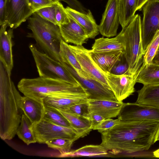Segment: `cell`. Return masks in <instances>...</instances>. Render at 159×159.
Returning a JSON list of instances; mask_svg holds the SVG:
<instances>
[{
  "instance_id": "35",
  "label": "cell",
  "mask_w": 159,
  "mask_h": 159,
  "mask_svg": "<svg viewBox=\"0 0 159 159\" xmlns=\"http://www.w3.org/2000/svg\"><path fill=\"white\" fill-rule=\"evenodd\" d=\"M35 12L43 19L57 25L55 3L52 5L42 8Z\"/></svg>"
},
{
  "instance_id": "26",
  "label": "cell",
  "mask_w": 159,
  "mask_h": 159,
  "mask_svg": "<svg viewBox=\"0 0 159 159\" xmlns=\"http://www.w3.org/2000/svg\"><path fill=\"white\" fill-rule=\"evenodd\" d=\"M139 0H119L120 24L122 29L129 23L135 16Z\"/></svg>"
},
{
  "instance_id": "6",
  "label": "cell",
  "mask_w": 159,
  "mask_h": 159,
  "mask_svg": "<svg viewBox=\"0 0 159 159\" xmlns=\"http://www.w3.org/2000/svg\"><path fill=\"white\" fill-rule=\"evenodd\" d=\"M29 48L40 77L61 80L75 85H81L61 62L40 51L33 44H30Z\"/></svg>"
},
{
  "instance_id": "1",
  "label": "cell",
  "mask_w": 159,
  "mask_h": 159,
  "mask_svg": "<svg viewBox=\"0 0 159 159\" xmlns=\"http://www.w3.org/2000/svg\"><path fill=\"white\" fill-rule=\"evenodd\" d=\"M159 121L120 122L102 133L100 145L113 154L147 151L155 142Z\"/></svg>"
},
{
  "instance_id": "29",
  "label": "cell",
  "mask_w": 159,
  "mask_h": 159,
  "mask_svg": "<svg viewBox=\"0 0 159 159\" xmlns=\"http://www.w3.org/2000/svg\"><path fill=\"white\" fill-rule=\"evenodd\" d=\"M32 125L29 119L24 114H23L16 134L19 138L27 145L36 143L35 137L31 129Z\"/></svg>"
},
{
  "instance_id": "38",
  "label": "cell",
  "mask_w": 159,
  "mask_h": 159,
  "mask_svg": "<svg viewBox=\"0 0 159 159\" xmlns=\"http://www.w3.org/2000/svg\"><path fill=\"white\" fill-rule=\"evenodd\" d=\"M28 2L30 9L34 13L42 8L52 5L55 3L50 0H28Z\"/></svg>"
},
{
  "instance_id": "30",
  "label": "cell",
  "mask_w": 159,
  "mask_h": 159,
  "mask_svg": "<svg viewBox=\"0 0 159 159\" xmlns=\"http://www.w3.org/2000/svg\"><path fill=\"white\" fill-rule=\"evenodd\" d=\"M75 140L66 138H58L53 139L46 143L49 148L59 151L61 154L67 153L70 151V149Z\"/></svg>"
},
{
  "instance_id": "28",
  "label": "cell",
  "mask_w": 159,
  "mask_h": 159,
  "mask_svg": "<svg viewBox=\"0 0 159 159\" xmlns=\"http://www.w3.org/2000/svg\"><path fill=\"white\" fill-rule=\"evenodd\" d=\"M108 151L104 147L99 145H86L77 150L70 151L63 154L61 157H93L106 156Z\"/></svg>"
},
{
  "instance_id": "37",
  "label": "cell",
  "mask_w": 159,
  "mask_h": 159,
  "mask_svg": "<svg viewBox=\"0 0 159 159\" xmlns=\"http://www.w3.org/2000/svg\"><path fill=\"white\" fill-rule=\"evenodd\" d=\"M118 118L116 119L111 118L105 119L96 125L93 130H96L101 133L110 129L115 125L118 124L120 122Z\"/></svg>"
},
{
  "instance_id": "25",
  "label": "cell",
  "mask_w": 159,
  "mask_h": 159,
  "mask_svg": "<svg viewBox=\"0 0 159 159\" xmlns=\"http://www.w3.org/2000/svg\"><path fill=\"white\" fill-rule=\"evenodd\" d=\"M56 110L67 119L71 127L77 131L82 135V137L87 135L93 130L88 118L66 111Z\"/></svg>"
},
{
  "instance_id": "32",
  "label": "cell",
  "mask_w": 159,
  "mask_h": 159,
  "mask_svg": "<svg viewBox=\"0 0 159 159\" xmlns=\"http://www.w3.org/2000/svg\"><path fill=\"white\" fill-rule=\"evenodd\" d=\"M159 45V30H158L144 51L143 57V65H146L152 63Z\"/></svg>"
},
{
  "instance_id": "12",
  "label": "cell",
  "mask_w": 159,
  "mask_h": 159,
  "mask_svg": "<svg viewBox=\"0 0 159 159\" xmlns=\"http://www.w3.org/2000/svg\"><path fill=\"white\" fill-rule=\"evenodd\" d=\"M34 13L28 0H6L5 23L10 28H17Z\"/></svg>"
},
{
  "instance_id": "14",
  "label": "cell",
  "mask_w": 159,
  "mask_h": 159,
  "mask_svg": "<svg viewBox=\"0 0 159 159\" xmlns=\"http://www.w3.org/2000/svg\"><path fill=\"white\" fill-rule=\"evenodd\" d=\"M119 0H108L99 25V33L103 36L111 37L117 34L120 23Z\"/></svg>"
},
{
  "instance_id": "23",
  "label": "cell",
  "mask_w": 159,
  "mask_h": 159,
  "mask_svg": "<svg viewBox=\"0 0 159 159\" xmlns=\"http://www.w3.org/2000/svg\"><path fill=\"white\" fill-rule=\"evenodd\" d=\"M91 51L100 53L120 50L125 52V48L122 40L118 35L113 38L103 37L95 39Z\"/></svg>"
},
{
  "instance_id": "46",
  "label": "cell",
  "mask_w": 159,
  "mask_h": 159,
  "mask_svg": "<svg viewBox=\"0 0 159 159\" xmlns=\"http://www.w3.org/2000/svg\"><path fill=\"white\" fill-rule=\"evenodd\" d=\"M52 1L53 2H56L58 1H62V0H50Z\"/></svg>"
},
{
  "instance_id": "47",
  "label": "cell",
  "mask_w": 159,
  "mask_h": 159,
  "mask_svg": "<svg viewBox=\"0 0 159 159\" xmlns=\"http://www.w3.org/2000/svg\"><path fill=\"white\" fill-rule=\"evenodd\" d=\"M153 1H159V0H152Z\"/></svg>"
},
{
  "instance_id": "43",
  "label": "cell",
  "mask_w": 159,
  "mask_h": 159,
  "mask_svg": "<svg viewBox=\"0 0 159 159\" xmlns=\"http://www.w3.org/2000/svg\"><path fill=\"white\" fill-rule=\"evenodd\" d=\"M149 0H139L137 8V11H140L143 7Z\"/></svg>"
},
{
  "instance_id": "18",
  "label": "cell",
  "mask_w": 159,
  "mask_h": 159,
  "mask_svg": "<svg viewBox=\"0 0 159 159\" xmlns=\"http://www.w3.org/2000/svg\"><path fill=\"white\" fill-rule=\"evenodd\" d=\"M89 95L86 94H76L47 97L43 100L46 107L59 110H66L72 106L87 102Z\"/></svg>"
},
{
  "instance_id": "36",
  "label": "cell",
  "mask_w": 159,
  "mask_h": 159,
  "mask_svg": "<svg viewBox=\"0 0 159 159\" xmlns=\"http://www.w3.org/2000/svg\"><path fill=\"white\" fill-rule=\"evenodd\" d=\"M64 111L89 119V113L88 111L87 102L74 105L70 107L68 109Z\"/></svg>"
},
{
  "instance_id": "4",
  "label": "cell",
  "mask_w": 159,
  "mask_h": 159,
  "mask_svg": "<svg viewBox=\"0 0 159 159\" xmlns=\"http://www.w3.org/2000/svg\"><path fill=\"white\" fill-rule=\"evenodd\" d=\"M28 19L27 27L31 33L27 36L33 38L44 53L61 62L59 52L63 39L59 26L43 19L35 12Z\"/></svg>"
},
{
  "instance_id": "7",
  "label": "cell",
  "mask_w": 159,
  "mask_h": 159,
  "mask_svg": "<svg viewBox=\"0 0 159 159\" xmlns=\"http://www.w3.org/2000/svg\"><path fill=\"white\" fill-rule=\"evenodd\" d=\"M31 129L36 143H45L49 140L58 138H66L76 140L82 135L71 127H66L53 124L43 119L39 123L32 124Z\"/></svg>"
},
{
  "instance_id": "42",
  "label": "cell",
  "mask_w": 159,
  "mask_h": 159,
  "mask_svg": "<svg viewBox=\"0 0 159 159\" xmlns=\"http://www.w3.org/2000/svg\"><path fill=\"white\" fill-rule=\"evenodd\" d=\"M152 63L159 65V45Z\"/></svg>"
},
{
  "instance_id": "3",
  "label": "cell",
  "mask_w": 159,
  "mask_h": 159,
  "mask_svg": "<svg viewBox=\"0 0 159 159\" xmlns=\"http://www.w3.org/2000/svg\"><path fill=\"white\" fill-rule=\"evenodd\" d=\"M17 87L24 96L41 102L48 97L88 94L81 85H75L64 81L40 76L23 78L18 83Z\"/></svg>"
},
{
  "instance_id": "41",
  "label": "cell",
  "mask_w": 159,
  "mask_h": 159,
  "mask_svg": "<svg viewBox=\"0 0 159 159\" xmlns=\"http://www.w3.org/2000/svg\"><path fill=\"white\" fill-rule=\"evenodd\" d=\"M6 0H0V25L5 23Z\"/></svg>"
},
{
  "instance_id": "16",
  "label": "cell",
  "mask_w": 159,
  "mask_h": 159,
  "mask_svg": "<svg viewBox=\"0 0 159 159\" xmlns=\"http://www.w3.org/2000/svg\"><path fill=\"white\" fill-rule=\"evenodd\" d=\"M87 103L89 113L98 114L105 119L118 116L124 104L122 102L90 99Z\"/></svg>"
},
{
  "instance_id": "22",
  "label": "cell",
  "mask_w": 159,
  "mask_h": 159,
  "mask_svg": "<svg viewBox=\"0 0 159 159\" xmlns=\"http://www.w3.org/2000/svg\"><path fill=\"white\" fill-rule=\"evenodd\" d=\"M136 82L143 85H159V65L142 64L139 69Z\"/></svg>"
},
{
  "instance_id": "31",
  "label": "cell",
  "mask_w": 159,
  "mask_h": 159,
  "mask_svg": "<svg viewBox=\"0 0 159 159\" xmlns=\"http://www.w3.org/2000/svg\"><path fill=\"white\" fill-rule=\"evenodd\" d=\"M45 108L43 119L59 125L71 127L67 119L58 111L46 107Z\"/></svg>"
},
{
  "instance_id": "10",
  "label": "cell",
  "mask_w": 159,
  "mask_h": 159,
  "mask_svg": "<svg viewBox=\"0 0 159 159\" xmlns=\"http://www.w3.org/2000/svg\"><path fill=\"white\" fill-rule=\"evenodd\" d=\"M139 71L135 74L127 72L120 75L105 73L108 85L117 101L122 102L134 92Z\"/></svg>"
},
{
  "instance_id": "44",
  "label": "cell",
  "mask_w": 159,
  "mask_h": 159,
  "mask_svg": "<svg viewBox=\"0 0 159 159\" xmlns=\"http://www.w3.org/2000/svg\"><path fill=\"white\" fill-rule=\"evenodd\" d=\"M153 155L154 157L159 158V148L153 152Z\"/></svg>"
},
{
  "instance_id": "33",
  "label": "cell",
  "mask_w": 159,
  "mask_h": 159,
  "mask_svg": "<svg viewBox=\"0 0 159 159\" xmlns=\"http://www.w3.org/2000/svg\"><path fill=\"white\" fill-rule=\"evenodd\" d=\"M56 7V19L57 25L67 24L70 22V16L66 8L60 1L55 3Z\"/></svg>"
},
{
  "instance_id": "27",
  "label": "cell",
  "mask_w": 159,
  "mask_h": 159,
  "mask_svg": "<svg viewBox=\"0 0 159 159\" xmlns=\"http://www.w3.org/2000/svg\"><path fill=\"white\" fill-rule=\"evenodd\" d=\"M59 55L61 59V62L70 66L75 70L79 75L85 78H91L82 69L71 51L69 44L64 40L62 41L61 43Z\"/></svg>"
},
{
  "instance_id": "34",
  "label": "cell",
  "mask_w": 159,
  "mask_h": 159,
  "mask_svg": "<svg viewBox=\"0 0 159 159\" xmlns=\"http://www.w3.org/2000/svg\"><path fill=\"white\" fill-rule=\"evenodd\" d=\"M129 69V64L124 53L115 63L110 73L115 75H122L128 72Z\"/></svg>"
},
{
  "instance_id": "21",
  "label": "cell",
  "mask_w": 159,
  "mask_h": 159,
  "mask_svg": "<svg viewBox=\"0 0 159 159\" xmlns=\"http://www.w3.org/2000/svg\"><path fill=\"white\" fill-rule=\"evenodd\" d=\"M90 55L96 64L105 73H110L115 63L124 53L123 51H113L95 53L89 50Z\"/></svg>"
},
{
  "instance_id": "2",
  "label": "cell",
  "mask_w": 159,
  "mask_h": 159,
  "mask_svg": "<svg viewBox=\"0 0 159 159\" xmlns=\"http://www.w3.org/2000/svg\"><path fill=\"white\" fill-rule=\"evenodd\" d=\"M0 137L10 140L16 134L23 111L22 96L11 78V74L0 62Z\"/></svg>"
},
{
  "instance_id": "19",
  "label": "cell",
  "mask_w": 159,
  "mask_h": 159,
  "mask_svg": "<svg viewBox=\"0 0 159 159\" xmlns=\"http://www.w3.org/2000/svg\"><path fill=\"white\" fill-rule=\"evenodd\" d=\"M70 16L77 22L87 33L89 39H94L99 33V25L96 22L89 10L84 13L73 9L70 7L66 8Z\"/></svg>"
},
{
  "instance_id": "40",
  "label": "cell",
  "mask_w": 159,
  "mask_h": 159,
  "mask_svg": "<svg viewBox=\"0 0 159 159\" xmlns=\"http://www.w3.org/2000/svg\"><path fill=\"white\" fill-rule=\"evenodd\" d=\"M89 119L91 123V128L92 129H93L96 125L105 119L103 117L100 115L89 113Z\"/></svg>"
},
{
  "instance_id": "15",
  "label": "cell",
  "mask_w": 159,
  "mask_h": 159,
  "mask_svg": "<svg viewBox=\"0 0 159 159\" xmlns=\"http://www.w3.org/2000/svg\"><path fill=\"white\" fill-rule=\"evenodd\" d=\"M8 25L5 23L1 25L0 30V61L8 72L11 74L13 66L12 51L13 29L7 30Z\"/></svg>"
},
{
  "instance_id": "8",
  "label": "cell",
  "mask_w": 159,
  "mask_h": 159,
  "mask_svg": "<svg viewBox=\"0 0 159 159\" xmlns=\"http://www.w3.org/2000/svg\"><path fill=\"white\" fill-rule=\"evenodd\" d=\"M142 9L143 17L141 22V36L144 52L159 30V1L149 0Z\"/></svg>"
},
{
  "instance_id": "9",
  "label": "cell",
  "mask_w": 159,
  "mask_h": 159,
  "mask_svg": "<svg viewBox=\"0 0 159 159\" xmlns=\"http://www.w3.org/2000/svg\"><path fill=\"white\" fill-rule=\"evenodd\" d=\"M118 116L123 121H159V108L136 102L124 103Z\"/></svg>"
},
{
  "instance_id": "20",
  "label": "cell",
  "mask_w": 159,
  "mask_h": 159,
  "mask_svg": "<svg viewBox=\"0 0 159 159\" xmlns=\"http://www.w3.org/2000/svg\"><path fill=\"white\" fill-rule=\"evenodd\" d=\"M20 106L32 124L39 123L43 119L46 108L43 102L24 96L21 98Z\"/></svg>"
},
{
  "instance_id": "11",
  "label": "cell",
  "mask_w": 159,
  "mask_h": 159,
  "mask_svg": "<svg viewBox=\"0 0 159 159\" xmlns=\"http://www.w3.org/2000/svg\"><path fill=\"white\" fill-rule=\"evenodd\" d=\"M61 62L86 90L89 96V99L117 101L110 89L92 78L80 76L70 66Z\"/></svg>"
},
{
  "instance_id": "17",
  "label": "cell",
  "mask_w": 159,
  "mask_h": 159,
  "mask_svg": "<svg viewBox=\"0 0 159 159\" xmlns=\"http://www.w3.org/2000/svg\"><path fill=\"white\" fill-rule=\"evenodd\" d=\"M70 21L67 24L59 26L63 40L76 46H82L89 39L86 33L80 25L70 16Z\"/></svg>"
},
{
  "instance_id": "13",
  "label": "cell",
  "mask_w": 159,
  "mask_h": 159,
  "mask_svg": "<svg viewBox=\"0 0 159 159\" xmlns=\"http://www.w3.org/2000/svg\"><path fill=\"white\" fill-rule=\"evenodd\" d=\"M69 46L82 69L90 77L110 89L106 79L105 73L94 62L89 50L82 45L69 44Z\"/></svg>"
},
{
  "instance_id": "24",
  "label": "cell",
  "mask_w": 159,
  "mask_h": 159,
  "mask_svg": "<svg viewBox=\"0 0 159 159\" xmlns=\"http://www.w3.org/2000/svg\"><path fill=\"white\" fill-rule=\"evenodd\" d=\"M137 92L136 103L159 108V85H143Z\"/></svg>"
},
{
  "instance_id": "39",
  "label": "cell",
  "mask_w": 159,
  "mask_h": 159,
  "mask_svg": "<svg viewBox=\"0 0 159 159\" xmlns=\"http://www.w3.org/2000/svg\"><path fill=\"white\" fill-rule=\"evenodd\" d=\"M71 8L84 13L87 12L88 10L84 7L77 0H62Z\"/></svg>"
},
{
  "instance_id": "5",
  "label": "cell",
  "mask_w": 159,
  "mask_h": 159,
  "mask_svg": "<svg viewBox=\"0 0 159 159\" xmlns=\"http://www.w3.org/2000/svg\"><path fill=\"white\" fill-rule=\"evenodd\" d=\"M141 17L135 15L129 23L118 34L123 43L124 54L129 66L128 72L135 74L143 63L144 54L141 36Z\"/></svg>"
},
{
  "instance_id": "45",
  "label": "cell",
  "mask_w": 159,
  "mask_h": 159,
  "mask_svg": "<svg viewBox=\"0 0 159 159\" xmlns=\"http://www.w3.org/2000/svg\"><path fill=\"white\" fill-rule=\"evenodd\" d=\"M159 140V127L158 130V131L157 132V133L156 138H155V142H156L157 141Z\"/></svg>"
}]
</instances>
